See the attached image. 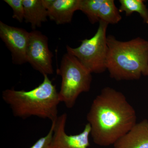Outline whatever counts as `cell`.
Here are the masks:
<instances>
[{"mask_svg":"<svg viewBox=\"0 0 148 148\" xmlns=\"http://www.w3.org/2000/svg\"><path fill=\"white\" fill-rule=\"evenodd\" d=\"M86 120L92 141L101 147L114 145L137 123L136 112L125 95L110 87L94 98Z\"/></svg>","mask_w":148,"mask_h":148,"instance_id":"6da1fadb","label":"cell"},{"mask_svg":"<svg viewBox=\"0 0 148 148\" xmlns=\"http://www.w3.org/2000/svg\"><path fill=\"white\" fill-rule=\"evenodd\" d=\"M42 82L29 90L14 88L3 90L2 98L15 117L26 119L32 116L48 119L51 122L58 117V106L61 103L55 85L48 75Z\"/></svg>","mask_w":148,"mask_h":148,"instance_id":"7a4b0ae2","label":"cell"},{"mask_svg":"<svg viewBox=\"0 0 148 148\" xmlns=\"http://www.w3.org/2000/svg\"><path fill=\"white\" fill-rule=\"evenodd\" d=\"M106 61L110 77L116 81L140 79L148 77V41L140 38L121 41L112 35L107 36Z\"/></svg>","mask_w":148,"mask_h":148,"instance_id":"3957f363","label":"cell"},{"mask_svg":"<svg viewBox=\"0 0 148 148\" xmlns=\"http://www.w3.org/2000/svg\"><path fill=\"white\" fill-rule=\"evenodd\" d=\"M57 73L61 77L58 96L61 103L67 108H72L83 92L90 90L92 73L77 58L68 53L64 54Z\"/></svg>","mask_w":148,"mask_h":148,"instance_id":"277c9868","label":"cell"},{"mask_svg":"<svg viewBox=\"0 0 148 148\" xmlns=\"http://www.w3.org/2000/svg\"><path fill=\"white\" fill-rule=\"evenodd\" d=\"M99 23L98 30L92 38L81 41L78 47L66 46L67 53L77 58L92 73H102L107 70L108 47L106 33L109 24L101 21Z\"/></svg>","mask_w":148,"mask_h":148,"instance_id":"5b68a950","label":"cell"},{"mask_svg":"<svg viewBox=\"0 0 148 148\" xmlns=\"http://www.w3.org/2000/svg\"><path fill=\"white\" fill-rule=\"evenodd\" d=\"M27 56V62L43 76L53 74V55L49 48L48 39L39 31L30 32Z\"/></svg>","mask_w":148,"mask_h":148,"instance_id":"8992f818","label":"cell"},{"mask_svg":"<svg viewBox=\"0 0 148 148\" xmlns=\"http://www.w3.org/2000/svg\"><path fill=\"white\" fill-rule=\"evenodd\" d=\"M67 114H62L52 122L53 134L49 148H88L90 146V125L87 123L82 132L76 135H69L66 131Z\"/></svg>","mask_w":148,"mask_h":148,"instance_id":"52a82bcc","label":"cell"},{"mask_svg":"<svg viewBox=\"0 0 148 148\" xmlns=\"http://www.w3.org/2000/svg\"><path fill=\"white\" fill-rule=\"evenodd\" d=\"M30 32L21 28L9 26L0 21V37L11 53L15 65L27 62V51Z\"/></svg>","mask_w":148,"mask_h":148,"instance_id":"ba28073f","label":"cell"},{"mask_svg":"<svg viewBox=\"0 0 148 148\" xmlns=\"http://www.w3.org/2000/svg\"><path fill=\"white\" fill-rule=\"evenodd\" d=\"M48 17L57 25L71 23L75 12L79 10L81 0H42Z\"/></svg>","mask_w":148,"mask_h":148,"instance_id":"9c48e42d","label":"cell"},{"mask_svg":"<svg viewBox=\"0 0 148 148\" xmlns=\"http://www.w3.org/2000/svg\"><path fill=\"white\" fill-rule=\"evenodd\" d=\"M113 148H148V120L137 123L115 143Z\"/></svg>","mask_w":148,"mask_h":148,"instance_id":"30bf717a","label":"cell"},{"mask_svg":"<svg viewBox=\"0 0 148 148\" xmlns=\"http://www.w3.org/2000/svg\"><path fill=\"white\" fill-rule=\"evenodd\" d=\"M24 20L31 24L33 30L47 21L48 14L42 0H23Z\"/></svg>","mask_w":148,"mask_h":148,"instance_id":"8fae6325","label":"cell"},{"mask_svg":"<svg viewBox=\"0 0 148 148\" xmlns=\"http://www.w3.org/2000/svg\"><path fill=\"white\" fill-rule=\"evenodd\" d=\"M120 12H125L126 16L137 12L143 18V22L148 24V9L143 0H119Z\"/></svg>","mask_w":148,"mask_h":148,"instance_id":"7c38bea8","label":"cell"},{"mask_svg":"<svg viewBox=\"0 0 148 148\" xmlns=\"http://www.w3.org/2000/svg\"><path fill=\"white\" fill-rule=\"evenodd\" d=\"M99 20L108 24H117L122 19V16L114 0H104L100 10Z\"/></svg>","mask_w":148,"mask_h":148,"instance_id":"4fadbf2b","label":"cell"},{"mask_svg":"<svg viewBox=\"0 0 148 148\" xmlns=\"http://www.w3.org/2000/svg\"><path fill=\"white\" fill-rule=\"evenodd\" d=\"M104 0H81L79 10L87 16L92 24L99 22V10Z\"/></svg>","mask_w":148,"mask_h":148,"instance_id":"5bb4252c","label":"cell"},{"mask_svg":"<svg viewBox=\"0 0 148 148\" xmlns=\"http://www.w3.org/2000/svg\"><path fill=\"white\" fill-rule=\"evenodd\" d=\"M13 10L12 18L21 23L24 19V9L23 0H4Z\"/></svg>","mask_w":148,"mask_h":148,"instance_id":"9a60e30c","label":"cell"},{"mask_svg":"<svg viewBox=\"0 0 148 148\" xmlns=\"http://www.w3.org/2000/svg\"><path fill=\"white\" fill-rule=\"evenodd\" d=\"M53 125L51 123L49 131L46 135L37 140L29 148H49L53 134Z\"/></svg>","mask_w":148,"mask_h":148,"instance_id":"2e32d148","label":"cell"}]
</instances>
